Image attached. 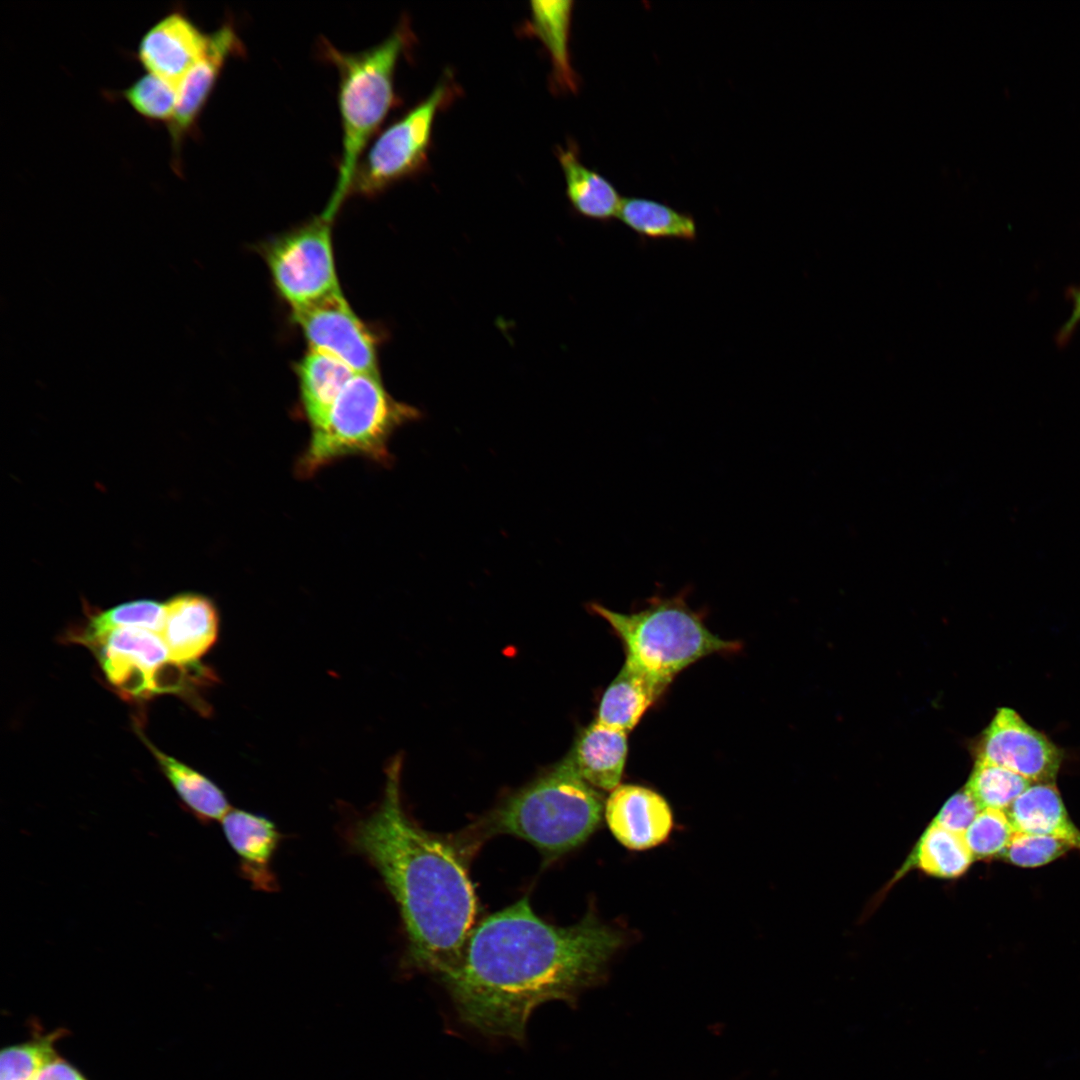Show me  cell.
<instances>
[{
  "label": "cell",
  "instance_id": "obj_25",
  "mask_svg": "<svg viewBox=\"0 0 1080 1080\" xmlns=\"http://www.w3.org/2000/svg\"><path fill=\"white\" fill-rule=\"evenodd\" d=\"M165 605L153 600L126 602L89 615L87 623L67 639L90 647L109 632L125 627H139L159 633L164 621Z\"/></svg>",
  "mask_w": 1080,
  "mask_h": 1080
},
{
  "label": "cell",
  "instance_id": "obj_1",
  "mask_svg": "<svg viewBox=\"0 0 1080 1080\" xmlns=\"http://www.w3.org/2000/svg\"><path fill=\"white\" fill-rule=\"evenodd\" d=\"M621 943V935L591 913L556 926L524 897L473 927L439 979L463 1023L486 1036L522 1041L537 1007L574 1002L603 977Z\"/></svg>",
  "mask_w": 1080,
  "mask_h": 1080
},
{
  "label": "cell",
  "instance_id": "obj_11",
  "mask_svg": "<svg viewBox=\"0 0 1080 1080\" xmlns=\"http://www.w3.org/2000/svg\"><path fill=\"white\" fill-rule=\"evenodd\" d=\"M1062 759V751L1045 734L1007 707L997 710L977 748L978 761L1004 767L1032 783L1054 782Z\"/></svg>",
  "mask_w": 1080,
  "mask_h": 1080
},
{
  "label": "cell",
  "instance_id": "obj_7",
  "mask_svg": "<svg viewBox=\"0 0 1080 1080\" xmlns=\"http://www.w3.org/2000/svg\"><path fill=\"white\" fill-rule=\"evenodd\" d=\"M454 90L450 73H445L424 100L387 127L358 164L351 191L365 196L376 195L423 170L428 161L435 118L451 101Z\"/></svg>",
  "mask_w": 1080,
  "mask_h": 1080
},
{
  "label": "cell",
  "instance_id": "obj_29",
  "mask_svg": "<svg viewBox=\"0 0 1080 1080\" xmlns=\"http://www.w3.org/2000/svg\"><path fill=\"white\" fill-rule=\"evenodd\" d=\"M119 95L146 120L168 125L174 116L177 88L151 73L139 77Z\"/></svg>",
  "mask_w": 1080,
  "mask_h": 1080
},
{
  "label": "cell",
  "instance_id": "obj_16",
  "mask_svg": "<svg viewBox=\"0 0 1080 1080\" xmlns=\"http://www.w3.org/2000/svg\"><path fill=\"white\" fill-rule=\"evenodd\" d=\"M221 825L233 851L239 858L242 876L256 890L273 892L278 888L272 860L281 841L274 822L265 816L241 809H230Z\"/></svg>",
  "mask_w": 1080,
  "mask_h": 1080
},
{
  "label": "cell",
  "instance_id": "obj_34",
  "mask_svg": "<svg viewBox=\"0 0 1080 1080\" xmlns=\"http://www.w3.org/2000/svg\"><path fill=\"white\" fill-rule=\"evenodd\" d=\"M1070 296L1073 302V309L1071 316L1058 334L1059 343H1065L1072 335L1076 326L1080 323V288H1073Z\"/></svg>",
  "mask_w": 1080,
  "mask_h": 1080
},
{
  "label": "cell",
  "instance_id": "obj_9",
  "mask_svg": "<svg viewBox=\"0 0 1080 1080\" xmlns=\"http://www.w3.org/2000/svg\"><path fill=\"white\" fill-rule=\"evenodd\" d=\"M331 221L321 214L266 247L265 257L274 283L293 309L340 291L333 261Z\"/></svg>",
  "mask_w": 1080,
  "mask_h": 1080
},
{
  "label": "cell",
  "instance_id": "obj_14",
  "mask_svg": "<svg viewBox=\"0 0 1080 1080\" xmlns=\"http://www.w3.org/2000/svg\"><path fill=\"white\" fill-rule=\"evenodd\" d=\"M604 814L614 837L631 850L660 845L673 827L667 801L654 790L639 785H619L612 790Z\"/></svg>",
  "mask_w": 1080,
  "mask_h": 1080
},
{
  "label": "cell",
  "instance_id": "obj_32",
  "mask_svg": "<svg viewBox=\"0 0 1080 1080\" xmlns=\"http://www.w3.org/2000/svg\"><path fill=\"white\" fill-rule=\"evenodd\" d=\"M981 810L965 788L946 802L934 822L954 833L963 835Z\"/></svg>",
  "mask_w": 1080,
  "mask_h": 1080
},
{
  "label": "cell",
  "instance_id": "obj_4",
  "mask_svg": "<svg viewBox=\"0 0 1080 1080\" xmlns=\"http://www.w3.org/2000/svg\"><path fill=\"white\" fill-rule=\"evenodd\" d=\"M421 412L395 400L378 375L355 373L333 402L326 417L310 428V438L296 463L300 477L345 457L360 456L378 464L392 462L388 449L393 432L417 420Z\"/></svg>",
  "mask_w": 1080,
  "mask_h": 1080
},
{
  "label": "cell",
  "instance_id": "obj_12",
  "mask_svg": "<svg viewBox=\"0 0 1080 1080\" xmlns=\"http://www.w3.org/2000/svg\"><path fill=\"white\" fill-rule=\"evenodd\" d=\"M241 50L240 40L230 23L209 33L204 56L187 73L177 88V104L167 129L172 148L175 172L181 170V149L184 140L197 127L200 114L216 84L227 59Z\"/></svg>",
  "mask_w": 1080,
  "mask_h": 1080
},
{
  "label": "cell",
  "instance_id": "obj_31",
  "mask_svg": "<svg viewBox=\"0 0 1080 1080\" xmlns=\"http://www.w3.org/2000/svg\"><path fill=\"white\" fill-rule=\"evenodd\" d=\"M1072 848L1067 842L1044 835L1015 832L1001 854L1021 867H1038L1052 862Z\"/></svg>",
  "mask_w": 1080,
  "mask_h": 1080
},
{
  "label": "cell",
  "instance_id": "obj_33",
  "mask_svg": "<svg viewBox=\"0 0 1080 1080\" xmlns=\"http://www.w3.org/2000/svg\"><path fill=\"white\" fill-rule=\"evenodd\" d=\"M31 1080H88L74 1065L56 1055Z\"/></svg>",
  "mask_w": 1080,
  "mask_h": 1080
},
{
  "label": "cell",
  "instance_id": "obj_8",
  "mask_svg": "<svg viewBox=\"0 0 1080 1080\" xmlns=\"http://www.w3.org/2000/svg\"><path fill=\"white\" fill-rule=\"evenodd\" d=\"M91 649L109 683L124 696L146 697L184 688L190 670L173 661L157 632L125 627L101 637Z\"/></svg>",
  "mask_w": 1080,
  "mask_h": 1080
},
{
  "label": "cell",
  "instance_id": "obj_13",
  "mask_svg": "<svg viewBox=\"0 0 1080 1080\" xmlns=\"http://www.w3.org/2000/svg\"><path fill=\"white\" fill-rule=\"evenodd\" d=\"M209 34L181 10L163 16L142 36L137 57L142 66L175 88L204 56Z\"/></svg>",
  "mask_w": 1080,
  "mask_h": 1080
},
{
  "label": "cell",
  "instance_id": "obj_17",
  "mask_svg": "<svg viewBox=\"0 0 1080 1080\" xmlns=\"http://www.w3.org/2000/svg\"><path fill=\"white\" fill-rule=\"evenodd\" d=\"M627 750V733L596 720L584 729L567 758L589 785L609 791L619 786Z\"/></svg>",
  "mask_w": 1080,
  "mask_h": 1080
},
{
  "label": "cell",
  "instance_id": "obj_2",
  "mask_svg": "<svg viewBox=\"0 0 1080 1080\" xmlns=\"http://www.w3.org/2000/svg\"><path fill=\"white\" fill-rule=\"evenodd\" d=\"M401 768L397 756L386 771L381 802L352 824L349 841L378 871L399 908L407 962L440 977L456 963L473 928L476 894L456 849L405 811Z\"/></svg>",
  "mask_w": 1080,
  "mask_h": 1080
},
{
  "label": "cell",
  "instance_id": "obj_26",
  "mask_svg": "<svg viewBox=\"0 0 1080 1080\" xmlns=\"http://www.w3.org/2000/svg\"><path fill=\"white\" fill-rule=\"evenodd\" d=\"M919 867L928 874L955 878L962 875L974 857L963 835L933 822L920 839L917 854Z\"/></svg>",
  "mask_w": 1080,
  "mask_h": 1080
},
{
  "label": "cell",
  "instance_id": "obj_23",
  "mask_svg": "<svg viewBox=\"0 0 1080 1080\" xmlns=\"http://www.w3.org/2000/svg\"><path fill=\"white\" fill-rule=\"evenodd\" d=\"M530 5L529 28L543 43L551 58L555 82L560 88L575 92L577 78L569 55L573 2L533 1Z\"/></svg>",
  "mask_w": 1080,
  "mask_h": 1080
},
{
  "label": "cell",
  "instance_id": "obj_3",
  "mask_svg": "<svg viewBox=\"0 0 1080 1080\" xmlns=\"http://www.w3.org/2000/svg\"><path fill=\"white\" fill-rule=\"evenodd\" d=\"M411 40L408 25L401 24L380 44L357 53L339 51L324 41L323 55L339 75L338 103L343 130L335 190L322 213L328 218L333 219L350 193L360 155L395 104V69Z\"/></svg>",
  "mask_w": 1080,
  "mask_h": 1080
},
{
  "label": "cell",
  "instance_id": "obj_19",
  "mask_svg": "<svg viewBox=\"0 0 1080 1080\" xmlns=\"http://www.w3.org/2000/svg\"><path fill=\"white\" fill-rule=\"evenodd\" d=\"M666 687L624 663L602 696L597 721L628 733Z\"/></svg>",
  "mask_w": 1080,
  "mask_h": 1080
},
{
  "label": "cell",
  "instance_id": "obj_24",
  "mask_svg": "<svg viewBox=\"0 0 1080 1080\" xmlns=\"http://www.w3.org/2000/svg\"><path fill=\"white\" fill-rule=\"evenodd\" d=\"M617 217L642 238L684 241L697 238L696 222L690 214L656 200L634 196L622 198Z\"/></svg>",
  "mask_w": 1080,
  "mask_h": 1080
},
{
  "label": "cell",
  "instance_id": "obj_20",
  "mask_svg": "<svg viewBox=\"0 0 1080 1080\" xmlns=\"http://www.w3.org/2000/svg\"><path fill=\"white\" fill-rule=\"evenodd\" d=\"M557 156L564 174L566 195L576 212L598 221L617 217L622 198L614 185L586 167L573 147H558Z\"/></svg>",
  "mask_w": 1080,
  "mask_h": 1080
},
{
  "label": "cell",
  "instance_id": "obj_15",
  "mask_svg": "<svg viewBox=\"0 0 1080 1080\" xmlns=\"http://www.w3.org/2000/svg\"><path fill=\"white\" fill-rule=\"evenodd\" d=\"M164 605L159 635L171 659L179 664L195 665L217 640L219 617L214 603L203 595L185 593Z\"/></svg>",
  "mask_w": 1080,
  "mask_h": 1080
},
{
  "label": "cell",
  "instance_id": "obj_5",
  "mask_svg": "<svg viewBox=\"0 0 1080 1080\" xmlns=\"http://www.w3.org/2000/svg\"><path fill=\"white\" fill-rule=\"evenodd\" d=\"M603 813L601 795L565 758L509 797L492 815L491 826L554 857L583 844L598 828Z\"/></svg>",
  "mask_w": 1080,
  "mask_h": 1080
},
{
  "label": "cell",
  "instance_id": "obj_10",
  "mask_svg": "<svg viewBox=\"0 0 1080 1080\" xmlns=\"http://www.w3.org/2000/svg\"><path fill=\"white\" fill-rule=\"evenodd\" d=\"M293 316L311 350L337 358L356 373L378 375L373 338L341 290L293 309Z\"/></svg>",
  "mask_w": 1080,
  "mask_h": 1080
},
{
  "label": "cell",
  "instance_id": "obj_6",
  "mask_svg": "<svg viewBox=\"0 0 1080 1080\" xmlns=\"http://www.w3.org/2000/svg\"><path fill=\"white\" fill-rule=\"evenodd\" d=\"M590 609L605 619L622 641L625 663L665 686L699 659L740 648L738 642L713 634L683 594L655 596L631 613L612 611L598 603H591Z\"/></svg>",
  "mask_w": 1080,
  "mask_h": 1080
},
{
  "label": "cell",
  "instance_id": "obj_27",
  "mask_svg": "<svg viewBox=\"0 0 1080 1080\" xmlns=\"http://www.w3.org/2000/svg\"><path fill=\"white\" fill-rule=\"evenodd\" d=\"M1004 767L976 760L966 790L981 809H1006L1031 784Z\"/></svg>",
  "mask_w": 1080,
  "mask_h": 1080
},
{
  "label": "cell",
  "instance_id": "obj_18",
  "mask_svg": "<svg viewBox=\"0 0 1080 1080\" xmlns=\"http://www.w3.org/2000/svg\"><path fill=\"white\" fill-rule=\"evenodd\" d=\"M1005 812L1015 832L1055 837L1080 850V830L1054 782L1031 783Z\"/></svg>",
  "mask_w": 1080,
  "mask_h": 1080
},
{
  "label": "cell",
  "instance_id": "obj_21",
  "mask_svg": "<svg viewBox=\"0 0 1080 1080\" xmlns=\"http://www.w3.org/2000/svg\"><path fill=\"white\" fill-rule=\"evenodd\" d=\"M138 735L156 758L184 807L201 823L221 820L231 809L223 791L209 778L163 753L137 729Z\"/></svg>",
  "mask_w": 1080,
  "mask_h": 1080
},
{
  "label": "cell",
  "instance_id": "obj_28",
  "mask_svg": "<svg viewBox=\"0 0 1080 1080\" xmlns=\"http://www.w3.org/2000/svg\"><path fill=\"white\" fill-rule=\"evenodd\" d=\"M67 1033L64 1028L47 1033L34 1031L30 1039L2 1048L0 1080H31L46 1062L58 1055L56 1043Z\"/></svg>",
  "mask_w": 1080,
  "mask_h": 1080
},
{
  "label": "cell",
  "instance_id": "obj_22",
  "mask_svg": "<svg viewBox=\"0 0 1080 1080\" xmlns=\"http://www.w3.org/2000/svg\"><path fill=\"white\" fill-rule=\"evenodd\" d=\"M304 415L310 428L327 415L333 402L356 373L337 358L310 350L297 367Z\"/></svg>",
  "mask_w": 1080,
  "mask_h": 1080
},
{
  "label": "cell",
  "instance_id": "obj_30",
  "mask_svg": "<svg viewBox=\"0 0 1080 1080\" xmlns=\"http://www.w3.org/2000/svg\"><path fill=\"white\" fill-rule=\"evenodd\" d=\"M1015 833L1003 810L982 809L963 834L974 858L1001 855Z\"/></svg>",
  "mask_w": 1080,
  "mask_h": 1080
}]
</instances>
